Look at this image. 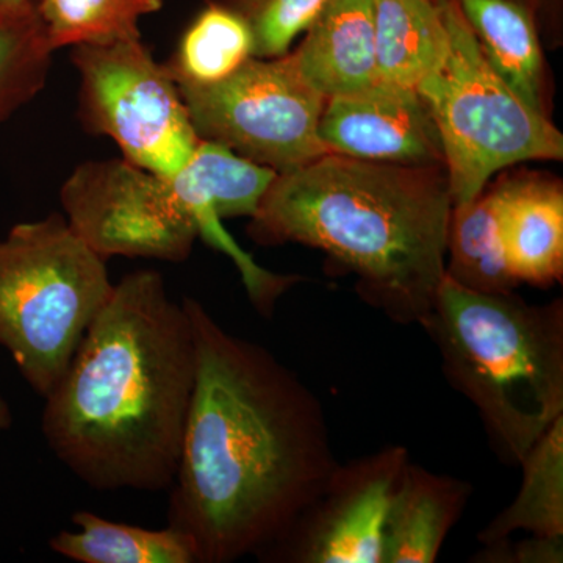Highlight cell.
<instances>
[{
  "mask_svg": "<svg viewBox=\"0 0 563 563\" xmlns=\"http://www.w3.org/2000/svg\"><path fill=\"white\" fill-rule=\"evenodd\" d=\"M499 232L518 284L550 287L563 276V191L558 181L518 179L493 188Z\"/></svg>",
  "mask_w": 563,
  "mask_h": 563,
  "instance_id": "obj_14",
  "label": "cell"
},
{
  "mask_svg": "<svg viewBox=\"0 0 563 563\" xmlns=\"http://www.w3.org/2000/svg\"><path fill=\"white\" fill-rule=\"evenodd\" d=\"M13 2H20V0H0V3H13Z\"/></svg>",
  "mask_w": 563,
  "mask_h": 563,
  "instance_id": "obj_28",
  "label": "cell"
},
{
  "mask_svg": "<svg viewBox=\"0 0 563 563\" xmlns=\"http://www.w3.org/2000/svg\"><path fill=\"white\" fill-rule=\"evenodd\" d=\"M493 69L529 107L542 106V51L531 0H454Z\"/></svg>",
  "mask_w": 563,
  "mask_h": 563,
  "instance_id": "obj_16",
  "label": "cell"
},
{
  "mask_svg": "<svg viewBox=\"0 0 563 563\" xmlns=\"http://www.w3.org/2000/svg\"><path fill=\"white\" fill-rule=\"evenodd\" d=\"M533 9H539L540 5H542L543 0H531Z\"/></svg>",
  "mask_w": 563,
  "mask_h": 563,
  "instance_id": "obj_27",
  "label": "cell"
},
{
  "mask_svg": "<svg viewBox=\"0 0 563 563\" xmlns=\"http://www.w3.org/2000/svg\"><path fill=\"white\" fill-rule=\"evenodd\" d=\"M306 33L290 58L301 79L325 101L379 80L373 0H331Z\"/></svg>",
  "mask_w": 563,
  "mask_h": 563,
  "instance_id": "obj_13",
  "label": "cell"
},
{
  "mask_svg": "<svg viewBox=\"0 0 563 563\" xmlns=\"http://www.w3.org/2000/svg\"><path fill=\"white\" fill-rule=\"evenodd\" d=\"M235 10L250 25L254 57L287 55L292 41L306 33L331 0H217Z\"/></svg>",
  "mask_w": 563,
  "mask_h": 563,
  "instance_id": "obj_24",
  "label": "cell"
},
{
  "mask_svg": "<svg viewBox=\"0 0 563 563\" xmlns=\"http://www.w3.org/2000/svg\"><path fill=\"white\" fill-rule=\"evenodd\" d=\"M13 424V413H11L10 404L0 395V432L9 431Z\"/></svg>",
  "mask_w": 563,
  "mask_h": 563,
  "instance_id": "obj_26",
  "label": "cell"
},
{
  "mask_svg": "<svg viewBox=\"0 0 563 563\" xmlns=\"http://www.w3.org/2000/svg\"><path fill=\"white\" fill-rule=\"evenodd\" d=\"M113 285L106 258L65 214L20 222L0 239V346L41 398L62 379Z\"/></svg>",
  "mask_w": 563,
  "mask_h": 563,
  "instance_id": "obj_5",
  "label": "cell"
},
{
  "mask_svg": "<svg viewBox=\"0 0 563 563\" xmlns=\"http://www.w3.org/2000/svg\"><path fill=\"white\" fill-rule=\"evenodd\" d=\"M318 135L329 154L354 161L443 166L442 140L415 88L377 80L365 90L328 99Z\"/></svg>",
  "mask_w": 563,
  "mask_h": 563,
  "instance_id": "obj_11",
  "label": "cell"
},
{
  "mask_svg": "<svg viewBox=\"0 0 563 563\" xmlns=\"http://www.w3.org/2000/svg\"><path fill=\"white\" fill-rule=\"evenodd\" d=\"M177 87L199 139L277 174L329 154L318 135L325 99L301 79L288 54L252 57L218 84Z\"/></svg>",
  "mask_w": 563,
  "mask_h": 563,
  "instance_id": "obj_8",
  "label": "cell"
},
{
  "mask_svg": "<svg viewBox=\"0 0 563 563\" xmlns=\"http://www.w3.org/2000/svg\"><path fill=\"white\" fill-rule=\"evenodd\" d=\"M54 52L36 0L0 3V125L43 90Z\"/></svg>",
  "mask_w": 563,
  "mask_h": 563,
  "instance_id": "obj_22",
  "label": "cell"
},
{
  "mask_svg": "<svg viewBox=\"0 0 563 563\" xmlns=\"http://www.w3.org/2000/svg\"><path fill=\"white\" fill-rule=\"evenodd\" d=\"M451 210L443 166L328 154L277 174L251 218L250 235L261 244L324 251L357 276L366 302L391 321L420 325L446 276Z\"/></svg>",
  "mask_w": 563,
  "mask_h": 563,
  "instance_id": "obj_3",
  "label": "cell"
},
{
  "mask_svg": "<svg viewBox=\"0 0 563 563\" xmlns=\"http://www.w3.org/2000/svg\"><path fill=\"white\" fill-rule=\"evenodd\" d=\"M520 466V492L479 532L477 539L483 544L498 542L518 531L563 537V415L533 444Z\"/></svg>",
  "mask_w": 563,
  "mask_h": 563,
  "instance_id": "obj_19",
  "label": "cell"
},
{
  "mask_svg": "<svg viewBox=\"0 0 563 563\" xmlns=\"http://www.w3.org/2000/svg\"><path fill=\"white\" fill-rule=\"evenodd\" d=\"M76 531H62L51 540L54 553L80 563H198L187 533L168 526L146 529L114 523L79 510L73 515Z\"/></svg>",
  "mask_w": 563,
  "mask_h": 563,
  "instance_id": "obj_18",
  "label": "cell"
},
{
  "mask_svg": "<svg viewBox=\"0 0 563 563\" xmlns=\"http://www.w3.org/2000/svg\"><path fill=\"white\" fill-rule=\"evenodd\" d=\"M379 80L417 88L446 57V22L439 0H373Z\"/></svg>",
  "mask_w": 563,
  "mask_h": 563,
  "instance_id": "obj_17",
  "label": "cell"
},
{
  "mask_svg": "<svg viewBox=\"0 0 563 563\" xmlns=\"http://www.w3.org/2000/svg\"><path fill=\"white\" fill-rule=\"evenodd\" d=\"M276 176L274 169L222 144L201 140L190 161L169 177L198 222L201 239L229 255L244 276L254 272L257 263L229 235L222 220L254 217Z\"/></svg>",
  "mask_w": 563,
  "mask_h": 563,
  "instance_id": "obj_12",
  "label": "cell"
},
{
  "mask_svg": "<svg viewBox=\"0 0 563 563\" xmlns=\"http://www.w3.org/2000/svg\"><path fill=\"white\" fill-rule=\"evenodd\" d=\"M446 257V277L468 290L512 292L518 287L504 254L495 190L453 207Z\"/></svg>",
  "mask_w": 563,
  "mask_h": 563,
  "instance_id": "obj_20",
  "label": "cell"
},
{
  "mask_svg": "<svg viewBox=\"0 0 563 563\" xmlns=\"http://www.w3.org/2000/svg\"><path fill=\"white\" fill-rule=\"evenodd\" d=\"M52 49L141 38L140 20L163 0H36Z\"/></svg>",
  "mask_w": 563,
  "mask_h": 563,
  "instance_id": "obj_23",
  "label": "cell"
},
{
  "mask_svg": "<svg viewBox=\"0 0 563 563\" xmlns=\"http://www.w3.org/2000/svg\"><path fill=\"white\" fill-rule=\"evenodd\" d=\"M184 302L141 269L113 285L58 384L41 431L55 457L99 492L172 487L196 385Z\"/></svg>",
  "mask_w": 563,
  "mask_h": 563,
  "instance_id": "obj_2",
  "label": "cell"
},
{
  "mask_svg": "<svg viewBox=\"0 0 563 563\" xmlns=\"http://www.w3.org/2000/svg\"><path fill=\"white\" fill-rule=\"evenodd\" d=\"M466 481L407 463L385 526L383 563H433L472 498Z\"/></svg>",
  "mask_w": 563,
  "mask_h": 563,
  "instance_id": "obj_15",
  "label": "cell"
},
{
  "mask_svg": "<svg viewBox=\"0 0 563 563\" xmlns=\"http://www.w3.org/2000/svg\"><path fill=\"white\" fill-rule=\"evenodd\" d=\"M450 47L415 90L442 140L453 207L479 198L493 174L528 161H562V133L487 62L454 0H439Z\"/></svg>",
  "mask_w": 563,
  "mask_h": 563,
  "instance_id": "obj_6",
  "label": "cell"
},
{
  "mask_svg": "<svg viewBox=\"0 0 563 563\" xmlns=\"http://www.w3.org/2000/svg\"><path fill=\"white\" fill-rule=\"evenodd\" d=\"M80 117L109 136L124 161L158 176L179 172L198 146L190 113L169 73L141 38L74 47Z\"/></svg>",
  "mask_w": 563,
  "mask_h": 563,
  "instance_id": "obj_7",
  "label": "cell"
},
{
  "mask_svg": "<svg viewBox=\"0 0 563 563\" xmlns=\"http://www.w3.org/2000/svg\"><path fill=\"white\" fill-rule=\"evenodd\" d=\"M473 562L481 563H562L563 537L531 536L512 542L510 537L484 544L474 555Z\"/></svg>",
  "mask_w": 563,
  "mask_h": 563,
  "instance_id": "obj_25",
  "label": "cell"
},
{
  "mask_svg": "<svg viewBox=\"0 0 563 563\" xmlns=\"http://www.w3.org/2000/svg\"><path fill=\"white\" fill-rule=\"evenodd\" d=\"M443 374L476 407L493 450L520 465L563 415V303L468 290L444 276L420 322Z\"/></svg>",
  "mask_w": 563,
  "mask_h": 563,
  "instance_id": "obj_4",
  "label": "cell"
},
{
  "mask_svg": "<svg viewBox=\"0 0 563 563\" xmlns=\"http://www.w3.org/2000/svg\"><path fill=\"white\" fill-rule=\"evenodd\" d=\"M60 199L73 231L106 261L180 263L201 239L172 177L124 158L77 166L63 185Z\"/></svg>",
  "mask_w": 563,
  "mask_h": 563,
  "instance_id": "obj_9",
  "label": "cell"
},
{
  "mask_svg": "<svg viewBox=\"0 0 563 563\" xmlns=\"http://www.w3.org/2000/svg\"><path fill=\"white\" fill-rule=\"evenodd\" d=\"M407 448L393 444L340 465L324 492L284 539L258 555L263 562L383 563L385 526Z\"/></svg>",
  "mask_w": 563,
  "mask_h": 563,
  "instance_id": "obj_10",
  "label": "cell"
},
{
  "mask_svg": "<svg viewBox=\"0 0 563 563\" xmlns=\"http://www.w3.org/2000/svg\"><path fill=\"white\" fill-rule=\"evenodd\" d=\"M252 57L254 38L246 21L231 7L207 0L166 66L177 85L202 87L228 79Z\"/></svg>",
  "mask_w": 563,
  "mask_h": 563,
  "instance_id": "obj_21",
  "label": "cell"
},
{
  "mask_svg": "<svg viewBox=\"0 0 563 563\" xmlns=\"http://www.w3.org/2000/svg\"><path fill=\"white\" fill-rule=\"evenodd\" d=\"M181 302L198 363L168 526L190 537L198 563L258 558L340 466L324 409L272 351L225 331L196 299Z\"/></svg>",
  "mask_w": 563,
  "mask_h": 563,
  "instance_id": "obj_1",
  "label": "cell"
}]
</instances>
